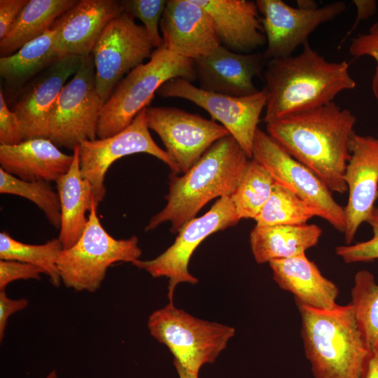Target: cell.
Segmentation results:
<instances>
[{"instance_id": "obj_42", "label": "cell", "mask_w": 378, "mask_h": 378, "mask_svg": "<svg viewBox=\"0 0 378 378\" xmlns=\"http://www.w3.org/2000/svg\"><path fill=\"white\" fill-rule=\"evenodd\" d=\"M174 365L178 372L179 378H199V374L192 373L183 368H182L178 363L174 361Z\"/></svg>"}, {"instance_id": "obj_16", "label": "cell", "mask_w": 378, "mask_h": 378, "mask_svg": "<svg viewBox=\"0 0 378 378\" xmlns=\"http://www.w3.org/2000/svg\"><path fill=\"white\" fill-rule=\"evenodd\" d=\"M82 59L76 55L58 58L18 92L10 109L20 121L23 141L48 138L54 105L69 78L80 68Z\"/></svg>"}, {"instance_id": "obj_10", "label": "cell", "mask_w": 378, "mask_h": 378, "mask_svg": "<svg viewBox=\"0 0 378 378\" xmlns=\"http://www.w3.org/2000/svg\"><path fill=\"white\" fill-rule=\"evenodd\" d=\"M240 220L230 197L218 198L206 214L188 221L178 232L173 244L163 253L152 260L139 259L132 264L153 277L168 278V298L173 302L177 285L198 282L188 270L190 258L197 247L209 235L234 226Z\"/></svg>"}, {"instance_id": "obj_38", "label": "cell", "mask_w": 378, "mask_h": 378, "mask_svg": "<svg viewBox=\"0 0 378 378\" xmlns=\"http://www.w3.org/2000/svg\"><path fill=\"white\" fill-rule=\"evenodd\" d=\"M29 0H0V40L10 30Z\"/></svg>"}, {"instance_id": "obj_27", "label": "cell", "mask_w": 378, "mask_h": 378, "mask_svg": "<svg viewBox=\"0 0 378 378\" xmlns=\"http://www.w3.org/2000/svg\"><path fill=\"white\" fill-rule=\"evenodd\" d=\"M76 0H29L17 20L0 40L1 57L9 56L50 30L55 21Z\"/></svg>"}, {"instance_id": "obj_29", "label": "cell", "mask_w": 378, "mask_h": 378, "mask_svg": "<svg viewBox=\"0 0 378 378\" xmlns=\"http://www.w3.org/2000/svg\"><path fill=\"white\" fill-rule=\"evenodd\" d=\"M63 246L58 238L43 244H29L13 239L8 232H0V259L17 260L41 268L48 275L52 284L62 282L57 260Z\"/></svg>"}, {"instance_id": "obj_34", "label": "cell", "mask_w": 378, "mask_h": 378, "mask_svg": "<svg viewBox=\"0 0 378 378\" xmlns=\"http://www.w3.org/2000/svg\"><path fill=\"white\" fill-rule=\"evenodd\" d=\"M367 222L372 229L369 240L354 244L339 246L336 254L346 263L372 262L378 259V207L374 206Z\"/></svg>"}, {"instance_id": "obj_5", "label": "cell", "mask_w": 378, "mask_h": 378, "mask_svg": "<svg viewBox=\"0 0 378 378\" xmlns=\"http://www.w3.org/2000/svg\"><path fill=\"white\" fill-rule=\"evenodd\" d=\"M181 78L197 79L193 60L177 55L163 46L155 49L150 60L130 71L103 105L97 125V139L113 136L133 121L150 103L165 82Z\"/></svg>"}, {"instance_id": "obj_35", "label": "cell", "mask_w": 378, "mask_h": 378, "mask_svg": "<svg viewBox=\"0 0 378 378\" xmlns=\"http://www.w3.org/2000/svg\"><path fill=\"white\" fill-rule=\"evenodd\" d=\"M349 52L354 58L368 56L377 62L372 80V93L378 103V22H375L365 34L354 37L349 46Z\"/></svg>"}, {"instance_id": "obj_11", "label": "cell", "mask_w": 378, "mask_h": 378, "mask_svg": "<svg viewBox=\"0 0 378 378\" xmlns=\"http://www.w3.org/2000/svg\"><path fill=\"white\" fill-rule=\"evenodd\" d=\"M153 48L145 28L130 13L124 11L108 24L91 54L104 104L125 75L150 58Z\"/></svg>"}, {"instance_id": "obj_41", "label": "cell", "mask_w": 378, "mask_h": 378, "mask_svg": "<svg viewBox=\"0 0 378 378\" xmlns=\"http://www.w3.org/2000/svg\"><path fill=\"white\" fill-rule=\"evenodd\" d=\"M361 378H378V347L371 351Z\"/></svg>"}, {"instance_id": "obj_33", "label": "cell", "mask_w": 378, "mask_h": 378, "mask_svg": "<svg viewBox=\"0 0 378 378\" xmlns=\"http://www.w3.org/2000/svg\"><path fill=\"white\" fill-rule=\"evenodd\" d=\"M124 10L134 18L143 23L150 42L155 49L163 46V40L159 31V26L167 1L165 0H124Z\"/></svg>"}, {"instance_id": "obj_21", "label": "cell", "mask_w": 378, "mask_h": 378, "mask_svg": "<svg viewBox=\"0 0 378 378\" xmlns=\"http://www.w3.org/2000/svg\"><path fill=\"white\" fill-rule=\"evenodd\" d=\"M211 18L220 45L250 53L266 43L255 1L195 0Z\"/></svg>"}, {"instance_id": "obj_44", "label": "cell", "mask_w": 378, "mask_h": 378, "mask_svg": "<svg viewBox=\"0 0 378 378\" xmlns=\"http://www.w3.org/2000/svg\"><path fill=\"white\" fill-rule=\"evenodd\" d=\"M45 378H58V374L56 370H52Z\"/></svg>"}, {"instance_id": "obj_32", "label": "cell", "mask_w": 378, "mask_h": 378, "mask_svg": "<svg viewBox=\"0 0 378 378\" xmlns=\"http://www.w3.org/2000/svg\"><path fill=\"white\" fill-rule=\"evenodd\" d=\"M0 192L24 197L41 209L55 228L61 225L60 202L57 192L46 181H24L0 167Z\"/></svg>"}, {"instance_id": "obj_7", "label": "cell", "mask_w": 378, "mask_h": 378, "mask_svg": "<svg viewBox=\"0 0 378 378\" xmlns=\"http://www.w3.org/2000/svg\"><path fill=\"white\" fill-rule=\"evenodd\" d=\"M148 328L169 349L174 362L195 374L204 365L214 363L235 334L233 327L196 318L173 302L149 316Z\"/></svg>"}, {"instance_id": "obj_30", "label": "cell", "mask_w": 378, "mask_h": 378, "mask_svg": "<svg viewBox=\"0 0 378 378\" xmlns=\"http://www.w3.org/2000/svg\"><path fill=\"white\" fill-rule=\"evenodd\" d=\"M351 305L370 351L378 347V284L368 270H360L354 276L351 291Z\"/></svg>"}, {"instance_id": "obj_24", "label": "cell", "mask_w": 378, "mask_h": 378, "mask_svg": "<svg viewBox=\"0 0 378 378\" xmlns=\"http://www.w3.org/2000/svg\"><path fill=\"white\" fill-rule=\"evenodd\" d=\"M73 152L69 171L55 182L61 210L58 239L63 249L71 247L79 239L88 221L86 213L95 202L92 186L80 173L78 146Z\"/></svg>"}, {"instance_id": "obj_14", "label": "cell", "mask_w": 378, "mask_h": 378, "mask_svg": "<svg viewBox=\"0 0 378 378\" xmlns=\"http://www.w3.org/2000/svg\"><path fill=\"white\" fill-rule=\"evenodd\" d=\"M148 128L161 139L179 173L186 172L218 140L230 134L221 125L167 106L147 107Z\"/></svg>"}, {"instance_id": "obj_17", "label": "cell", "mask_w": 378, "mask_h": 378, "mask_svg": "<svg viewBox=\"0 0 378 378\" xmlns=\"http://www.w3.org/2000/svg\"><path fill=\"white\" fill-rule=\"evenodd\" d=\"M344 181L349 191L344 207L346 245L351 244L360 225L367 222L378 197V137L354 134Z\"/></svg>"}, {"instance_id": "obj_25", "label": "cell", "mask_w": 378, "mask_h": 378, "mask_svg": "<svg viewBox=\"0 0 378 378\" xmlns=\"http://www.w3.org/2000/svg\"><path fill=\"white\" fill-rule=\"evenodd\" d=\"M321 234V227L314 224L255 225L249 241L255 260L263 264L305 253L318 244Z\"/></svg>"}, {"instance_id": "obj_39", "label": "cell", "mask_w": 378, "mask_h": 378, "mask_svg": "<svg viewBox=\"0 0 378 378\" xmlns=\"http://www.w3.org/2000/svg\"><path fill=\"white\" fill-rule=\"evenodd\" d=\"M26 298L13 300L8 298L5 290H0V341H3L8 318L28 305Z\"/></svg>"}, {"instance_id": "obj_37", "label": "cell", "mask_w": 378, "mask_h": 378, "mask_svg": "<svg viewBox=\"0 0 378 378\" xmlns=\"http://www.w3.org/2000/svg\"><path fill=\"white\" fill-rule=\"evenodd\" d=\"M23 141L20 121L8 106L2 90H0V145H15Z\"/></svg>"}, {"instance_id": "obj_19", "label": "cell", "mask_w": 378, "mask_h": 378, "mask_svg": "<svg viewBox=\"0 0 378 378\" xmlns=\"http://www.w3.org/2000/svg\"><path fill=\"white\" fill-rule=\"evenodd\" d=\"M160 27L163 46L185 58L207 55L220 46L211 18L195 0H168Z\"/></svg>"}, {"instance_id": "obj_23", "label": "cell", "mask_w": 378, "mask_h": 378, "mask_svg": "<svg viewBox=\"0 0 378 378\" xmlns=\"http://www.w3.org/2000/svg\"><path fill=\"white\" fill-rule=\"evenodd\" d=\"M279 287L291 293L295 302L315 309L332 310L339 304V288L325 277L305 253L269 262Z\"/></svg>"}, {"instance_id": "obj_31", "label": "cell", "mask_w": 378, "mask_h": 378, "mask_svg": "<svg viewBox=\"0 0 378 378\" xmlns=\"http://www.w3.org/2000/svg\"><path fill=\"white\" fill-rule=\"evenodd\" d=\"M315 210L291 190L274 181L271 195L254 219L258 226L306 224Z\"/></svg>"}, {"instance_id": "obj_3", "label": "cell", "mask_w": 378, "mask_h": 378, "mask_svg": "<svg viewBox=\"0 0 378 378\" xmlns=\"http://www.w3.org/2000/svg\"><path fill=\"white\" fill-rule=\"evenodd\" d=\"M249 160L231 134L216 141L182 176L172 172L167 202L145 230L170 222V231L178 233L209 202L232 195Z\"/></svg>"}, {"instance_id": "obj_9", "label": "cell", "mask_w": 378, "mask_h": 378, "mask_svg": "<svg viewBox=\"0 0 378 378\" xmlns=\"http://www.w3.org/2000/svg\"><path fill=\"white\" fill-rule=\"evenodd\" d=\"M252 158L267 169L275 182L312 206L318 217L326 220L337 231L344 232V207L335 201L332 192L314 173L259 127L253 139Z\"/></svg>"}, {"instance_id": "obj_28", "label": "cell", "mask_w": 378, "mask_h": 378, "mask_svg": "<svg viewBox=\"0 0 378 378\" xmlns=\"http://www.w3.org/2000/svg\"><path fill=\"white\" fill-rule=\"evenodd\" d=\"M274 181L270 173L255 160H249L242 178L230 196L239 218L259 214L270 198Z\"/></svg>"}, {"instance_id": "obj_2", "label": "cell", "mask_w": 378, "mask_h": 378, "mask_svg": "<svg viewBox=\"0 0 378 378\" xmlns=\"http://www.w3.org/2000/svg\"><path fill=\"white\" fill-rule=\"evenodd\" d=\"M349 68L344 60H326L309 41L295 56L267 61L262 74L267 94L264 121L326 105L340 92L355 88Z\"/></svg>"}, {"instance_id": "obj_43", "label": "cell", "mask_w": 378, "mask_h": 378, "mask_svg": "<svg viewBox=\"0 0 378 378\" xmlns=\"http://www.w3.org/2000/svg\"><path fill=\"white\" fill-rule=\"evenodd\" d=\"M298 8L302 9H314L318 7V4L313 0H298L297 1Z\"/></svg>"}, {"instance_id": "obj_15", "label": "cell", "mask_w": 378, "mask_h": 378, "mask_svg": "<svg viewBox=\"0 0 378 378\" xmlns=\"http://www.w3.org/2000/svg\"><path fill=\"white\" fill-rule=\"evenodd\" d=\"M266 37L262 52L267 61L288 57L322 24L343 13L346 5L336 1L314 9H302L281 0H256Z\"/></svg>"}, {"instance_id": "obj_36", "label": "cell", "mask_w": 378, "mask_h": 378, "mask_svg": "<svg viewBox=\"0 0 378 378\" xmlns=\"http://www.w3.org/2000/svg\"><path fill=\"white\" fill-rule=\"evenodd\" d=\"M41 274H45L39 267L31 264L12 260H0V290L17 280L41 279Z\"/></svg>"}, {"instance_id": "obj_1", "label": "cell", "mask_w": 378, "mask_h": 378, "mask_svg": "<svg viewBox=\"0 0 378 378\" xmlns=\"http://www.w3.org/2000/svg\"><path fill=\"white\" fill-rule=\"evenodd\" d=\"M356 118L334 102L266 123L267 133L332 192L347 190L344 174Z\"/></svg>"}, {"instance_id": "obj_22", "label": "cell", "mask_w": 378, "mask_h": 378, "mask_svg": "<svg viewBox=\"0 0 378 378\" xmlns=\"http://www.w3.org/2000/svg\"><path fill=\"white\" fill-rule=\"evenodd\" d=\"M73 155L62 153L48 138H34L15 145H0V164L24 181H55L66 174Z\"/></svg>"}, {"instance_id": "obj_8", "label": "cell", "mask_w": 378, "mask_h": 378, "mask_svg": "<svg viewBox=\"0 0 378 378\" xmlns=\"http://www.w3.org/2000/svg\"><path fill=\"white\" fill-rule=\"evenodd\" d=\"M104 104L96 88L92 55L66 83L52 108L48 138L59 148L74 150L84 141L94 140Z\"/></svg>"}, {"instance_id": "obj_12", "label": "cell", "mask_w": 378, "mask_h": 378, "mask_svg": "<svg viewBox=\"0 0 378 378\" xmlns=\"http://www.w3.org/2000/svg\"><path fill=\"white\" fill-rule=\"evenodd\" d=\"M157 94L162 97L188 100L206 111L234 138L247 157L252 158L254 136L267 104L264 89L246 97H233L197 88L188 80L175 78L165 82Z\"/></svg>"}, {"instance_id": "obj_26", "label": "cell", "mask_w": 378, "mask_h": 378, "mask_svg": "<svg viewBox=\"0 0 378 378\" xmlns=\"http://www.w3.org/2000/svg\"><path fill=\"white\" fill-rule=\"evenodd\" d=\"M53 36L50 29L15 53L0 57V76L4 80L1 90L7 103L11 104L30 80L59 58L53 48Z\"/></svg>"}, {"instance_id": "obj_6", "label": "cell", "mask_w": 378, "mask_h": 378, "mask_svg": "<svg viewBox=\"0 0 378 378\" xmlns=\"http://www.w3.org/2000/svg\"><path fill=\"white\" fill-rule=\"evenodd\" d=\"M97 207L94 202L82 235L71 247L61 251L57 260L62 282L76 291L95 292L111 265L132 263L141 255L137 237L118 239L106 232L97 216Z\"/></svg>"}, {"instance_id": "obj_20", "label": "cell", "mask_w": 378, "mask_h": 378, "mask_svg": "<svg viewBox=\"0 0 378 378\" xmlns=\"http://www.w3.org/2000/svg\"><path fill=\"white\" fill-rule=\"evenodd\" d=\"M267 62L262 52H236L222 45L211 53L193 59L200 88L233 97H246L260 91L253 79L262 78Z\"/></svg>"}, {"instance_id": "obj_18", "label": "cell", "mask_w": 378, "mask_h": 378, "mask_svg": "<svg viewBox=\"0 0 378 378\" xmlns=\"http://www.w3.org/2000/svg\"><path fill=\"white\" fill-rule=\"evenodd\" d=\"M124 11L122 1H77L50 28L55 52L59 57L91 55L108 24Z\"/></svg>"}, {"instance_id": "obj_13", "label": "cell", "mask_w": 378, "mask_h": 378, "mask_svg": "<svg viewBox=\"0 0 378 378\" xmlns=\"http://www.w3.org/2000/svg\"><path fill=\"white\" fill-rule=\"evenodd\" d=\"M146 108L120 132L104 139L84 141L78 146L80 173L92 186L97 205L106 194L104 178L107 170L115 161L124 156L145 153L167 164L172 172L179 174L167 152L153 139L147 123Z\"/></svg>"}, {"instance_id": "obj_40", "label": "cell", "mask_w": 378, "mask_h": 378, "mask_svg": "<svg viewBox=\"0 0 378 378\" xmlns=\"http://www.w3.org/2000/svg\"><path fill=\"white\" fill-rule=\"evenodd\" d=\"M353 3L355 4L357 9V17L356 20L351 27V28L346 33L344 38L340 41L339 48L344 43V41L351 34L354 30L356 29L357 24L360 20H365L368 18L373 15L377 10V2L375 1H363V0H354Z\"/></svg>"}, {"instance_id": "obj_4", "label": "cell", "mask_w": 378, "mask_h": 378, "mask_svg": "<svg viewBox=\"0 0 378 378\" xmlns=\"http://www.w3.org/2000/svg\"><path fill=\"white\" fill-rule=\"evenodd\" d=\"M301 337L314 378H361L371 354L351 304L332 310L296 302Z\"/></svg>"}]
</instances>
